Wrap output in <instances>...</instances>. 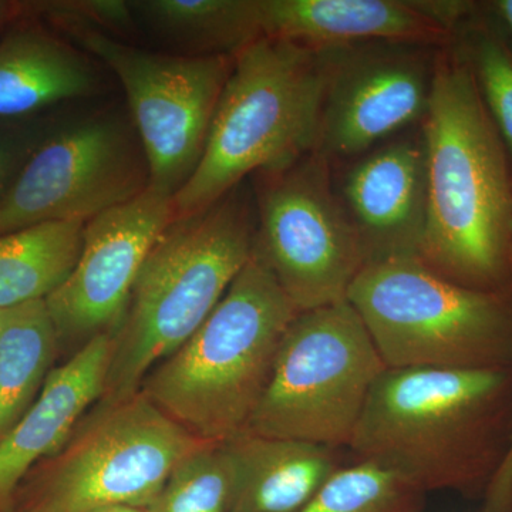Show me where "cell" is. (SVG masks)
I'll list each match as a JSON object with an SVG mask.
<instances>
[{
	"instance_id": "1",
	"label": "cell",
	"mask_w": 512,
	"mask_h": 512,
	"mask_svg": "<svg viewBox=\"0 0 512 512\" xmlns=\"http://www.w3.org/2000/svg\"><path fill=\"white\" fill-rule=\"evenodd\" d=\"M421 123L427 204L419 259L456 284L497 292L512 262L511 160L457 50L436 57Z\"/></svg>"
},
{
	"instance_id": "2",
	"label": "cell",
	"mask_w": 512,
	"mask_h": 512,
	"mask_svg": "<svg viewBox=\"0 0 512 512\" xmlns=\"http://www.w3.org/2000/svg\"><path fill=\"white\" fill-rule=\"evenodd\" d=\"M256 208L245 184L207 210L174 218L148 254L111 335L100 404L140 392L148 373L201 328L254 254Z\"/></svg>"
},
{
	"instance_id": "3",
	"label": "cell",
	"mask_w": 512,
	"mask_h": 512,
	"mask_svg": "<svg viewBox=\"0 0 512 512\" xmlns=\"http://www.w3.org/2000/svg\"><path fill=\"white\" fill-rule=\"evenodd\" d=\"M325 84L323 49L261 37L238 52L200 164L175 194V218L207 210L249 174L318 150Z\"/></svg>"
},
{
	"instance_id": "4",
	"label": "cell",
	"mask_w": 512,
	"mask_h": 512,
	"mask_svg": "<svg viewBox=\"0 0 512 512\" xmlns=\"http://www.w3.org/2000/svg\"><path fill=\"white\" fill-rule=\"evenodd\" d=\"M295 306L252 254L224 298L140 392L192 436L225 443L241 434L264 393Z\"/></svg>"
},
{
	"instance_id": "5",
	"label": "cell",
	"mask_w": 512,
	"mask_h": 512,
	"mask_svg": "<svg viewBox=\"0 0 512 512\" xmlns=\"http://www.w3.org/2000/svg\"><path fill=\"white\" fill-rule=\"evenodd\" d=\"M505 384L501 367H386L349 448L423 493L466 488L477 477L484 423Z\"/></svg>"
},
{
	"instance_id": "6",
	"label": "cell",
	"mask_w": 512,
	"mask_h": 512,
	"mask_svg": "<svg viewBox=\"0 0 512 512\" xmlns=\"http://www.w3.org/2000/svg\"><path fill=\"white\" fill-rule=\"evenodd\" d=\"M348 302L387 369L501 367L512 348V309L500 292L456 284L416 256L363 266Z\"/></svg>"
},
{
	"instance_id": "7",
	"label": "cell",
	"mask_w": 512,
	"mask_h": 512,
	"mask_svg": "<svg viewBox=\"0 0 512 512\" xmlns=\"http://www.w3.org/2000/svg\"><path fill=\"white\" fill-rule=\"evenodd\" d=\"M386 369L348 301L298 312L242 433L349 447L373 384Z\"/></svg>"
},
{
	"instance_id": "8",
	"label": "cell",
	"mask_w": 512,
	"mask_h": 512,
	"mask_svg": "<svg viewBox=\"0 0 512 512\" xmlns=\"http://www.w3.org/2000/svg\"><path fill=\"white\" fill-rule=\"evenodd\" d=\"M208 441L197 439L138 392L94 404L55 456L43 461L22 512L148 508L174 467Z\"/></svg>"
},
{
	"instance_id": "9",
	"label": "cell",
	"mask_w": 512,
	"mask_h": 512,
	"mask_svg": "<svg viewBox=\"0 0 512 512\" xmlns=\"http://www.w3.org/2000/svg\"><path fill=\"white\" fill-rule=\"evenodd\" d=\"M70 33L106 64L126 92L148 167V188L174 198L200 164L235 56L163 55L80 20Z\"/></svg>"
},
{
	"instance_id": "10",
	"label": "cell",
	"mask_w": 512,
	"mask_h": 512,
	"mask_svg": "<svg viewBox=\"0 0 512 512\" xmlns=\"http://www.w3.org/2000/svg\"><path fill=\"white\" fill-rule=\"evenodd\" d=\"M258 175L255 252L282 291L306 312L348 301L366 265L362 241L319 151Z\"/></svg>"
},
{
	"instance_id": "11",
	"label": "cell",
	"mask_w": 512,
	"mask_h": 512,
	"mask_svg": "<svg viewBox=\"0 0 512 512\" xmlns=\"http://www.w3.org/2000/svg\"><path fill=\"white\" fill-rule=\"evenodd\" d=\"M148 188L136 133L114 114L40 138L0 202V234L49 221L89 222Z\"/></svg>"
},
{
	"instance_id": "12",
	"label": "cell",
	"mask_w": 512,
	"mask_h": 512,
	"mask_svg": "<svg viewBox=\"0 0 512 512\" xmlns=\"http://www.w3.org/2000/svg\"><path fill=\"white\" fill-rule=\"evenodd\" d=\"M431 47L373 42L323 49L326 84L318 150L352 158L429 110L436 59Z\"/></svg>"
},
{
	"instance_id": "13",
	"label": "cell",
	"mask_w": 512,
	"mask_h": 512,
	"mask_svg": "<svg viewBox=\"0 0 512 512\" xmlns=\"http://www.w3.org/2000/svg\"><path fill=\"white\" fill-rule=\"evenodd\" d=\"M174 218V198L147 188L86 222L79 261L45 301L59 346L79 350L96 336L116 332L148 254Z\"/></svg>"
},
{
	"instance_id": "14",
	"label": "cell",
	"mask_w": 512,
	"mask_h": 512,
	"mask_svg": "<svg viewBox=\"0 0 512 512\" xmlns=\"http://www.w3.org/2000/svg\"><path fill=\"white\" fill-rule=\"evenodd\" d=\"M340 198L362 241L366 264L419 258L427 204L423 134L399 138L360 158L346 173Z\"/></svg>"
},
{
	"instance_id": "15",
	"label": "cell",
	"mask_w": 512,
	"mask_h": 512,
	"mask_svg": "<svg viewBox=\"0 0 512 512\" xmlns=\"http://www.w3.org/2000/svg\"><path fill=\"white\" fill-rule=\"evenodd\" d=\"M111 345L110 333H103L52 369L35 403L0 439V512L12 508L23 478L35 464L62 450L103 396Z\"/></svg>"
},
{
	"instance_id": "16",
	"label": "cell",
	"mask_w": 512,
	"mask_h": 512,
	"mask_svg": "<svg viewBox=\"0 0 512 512\" xmlns=\"http://www.w3.org/2000/svg\"><path fill=\"white\" fill-rule=\"evenodd\" d=\"M262 36L312 49L360 43L444 46L454 40L417 0H259Z\"/></svg>"
},
{
	"instance_id": "17",
	"label": "cell",
	"mask_w": 512,
	"mask_h": 512,
	"mask_svg": "<svg viewBox=\"0 0 512 512\" xmlns=\"http://www.w3.org/2000/svg\"><path fill=\"white\" fill-rule=\"evenodd\" d=\"M234 468L231 512H299L336 471V448L241 433L225 441Z\"/></svg>"
},
{
	"instance_id": "18",
	"label": "cell",
	"mask_w": 512,
	"mask_h": 512,
	"mask_svg": "<svg viewBox=\"0 0 512 512\" xmlns=\"http://www.w3.org/2000/svg\"><path fill=\"white\" fill-rule=\"evenodd\" d=\"M97 87L89 59L43 30H19L0 43V119L90 96Z\"/></svg>"
},
{
	"instance_id": "19",
	"label": "cell",
	"mask_w": 512,
	"mask_h": 512,
	"mask_svg": "<svg viewBox=\"0 0 512 512\" xmlns=\"http://www.w3.org/2000/svg\"><path fill=\"white\" fill-rule=\"evenodd\" d=\"M134 20L190 50V56H235L261 39L259 0H136Z\"/></svg>"
},
{
	"instance_id": "20",
	"label": "cell",
	"mask_w": 512,
	"mask_h": 512,
	"mask_svg": "<svg viewBox=\"0 0 512 512\" xmlns=\"http://www.w3.org/2000/svg\"><path fill=\"white\" fill-rule=\"evenodd\" d=\"M82 221H49L0 234V311L46 301L64 284L83 247Z\"/></svg>"
},
{
	"instance_id": "21",
	"label": "cell",
	"mask_w": 512,
	"mask_h": 512,
	"mask_svg": "<svg viewBox=\"0 0 512 512\" xmlns=\"http://www.w3.org/2000/svg\"><path fill=\"white\" fill-rule=\"evenodd\" d=\"M59 348L45 301L3 311L0 333V439L35 403Z\"/></svg>"
},
{
	"instance_id": "22",
	"label": "cell",
	"mask_w": 512,
	"mask_h": 512,
	"mask_svg": "<svg viewBox=\"0 0 512 512\" xmlns=\"http://www.w3.org/2000/svg\"><path fill=\"white\" fill-rule=\"evenodd\" d=\"M423 491L387 468L340 467L299 512H423Z\"/></svg>"
},
{
	"instance_id": "23",
	"label": "cell",
	"mask_w": 512,
	"mask_h": 512,
	"mask_svg": "<svg viewBox=\"0 0 512 512\" xmlns=\"http://www.w3.org/2000/svg\"><path fill=\"white\" fill-rule=\"evenodd\" d=\"M234 468L224 443L202 444L174 467L150 512H231Z\"/></svg>"
},
{
	"instance_id": "24",
	"label": "cell",
	"mask_w": 512,
	"mask_h": 512,
	"mask_svg": "<svg viewBox=\"0 0 512 512\" xmlns=\"http://www.w3.org/2000/svg\"><path fill=\"white\" fill-rule=\"evenodd\" d=\"M477 12L457 29V52L473 72L485 109L512 163V52L493 23Z\"/></svg>"
},
{
	"instance_id": "25",
	"label": "cell",
	"mask_w": 512,
	"mask_h": 512,
	"mask_svg": "<svg viewBox=\"0 0 512 512\" xmlns=\"http://www.w3.org/2000/svg\"><path fill=\"white\" fill-rule=\"evenodd\" d=\"M39 141L35 128L0 131V202Z\"/></svg>"
},
{
	"instance_id": "26",
	"label": "cell",
	"mask_w": 512,
	"mask_h": 512,
	"mask_svg": "<svg viewBox=\"0 0 512 512\" xmlns=\"http://www.w3.org/2000/svg\"><path fill=\"white\" fill-rule=\"evenodd\" d=\"M512 501V437L510 447L505 451L503 460L495 468L487 495L484 512H510Z\"/></svg>"
},
{
	"instance_id": "27",
	"label": "cell",
	"mask_w": 512,
	"mask_h": 512,
	"mask_svg": "<svg viewBox=\"0 0 512 512\" xmlns=\"http://www.w3.org/2000/svg\"><path fill=\"white\" fill-rule=\"evenodd\" d=\"M481 9L484 10L485 18L493 23L505 43L512 52V0H493L485 2Z\"/></svg>"
},
{
	"instance_id": "28",
	"label": "cell",
	"mask_w": 512,
	"mask_h": 512,
	"mask_svg": "<svg viewBox=\"0 0 512 512\" xmlns=\"http://www.w3.org/2000/svg\"><path fill=\"white\" fill-rule=\"evenodd\" d=\"M90 512H150L147 508L131 507V505H110Z\"/></svg>"
},
{
	"instance_id": "29",
	"label": "cell",
	"mask_w": 512,
	"mask_h": 512,
	"mask_svg": "<svg viewBox=\"0 0 512 512\" xmlns=\"http://www.w3.org/2000/svg\"><path fill=\"white\" fill-rule=\"evenodd\" d=\"M8 9L9 6L6 5L5 2H0V23H2L3 20H5L6 15H8Z\"/></svg>"
},
{
	"instance_id": "30",
	"label": "cell",
	"mask_w": 512,
	"mask_h": 512,
	"mask_svg": "<svg viewBox=\"0 0 512 512\" xmlns=\"http://www.w3.org/2000/svg\"><path fill=\"white\" fill-rule=\"evenodd\" d=\"M3 311H0V333H2Z\"/></svg>"
},
{
	"instance_id": "31",
	"label": "cell",
	"mask_w": 512,
	"mask_h": 512,
	"mask_svg": "<svg viewBox=\"0 0 512 512\" xmlns=\"http://www.w3.org/2000/svg\"><path fill=\"white\" fill-rule=\"evenodd\" d=\"M6 512H22V511L16 510V508H10V510L6 511Z\"/></svg>"
},
{
	"instance_id": "32",
	"label": "cell",
	"mask_w": 512,
	"mask_h": 512,
	"mask_svg": "<svg viewBox=\"0 0 512 512\" xmlns=\"http://www.w3.org/2000/svg\"><path fill=\"white\" fill-rule=\"evenodd\" d=\"M510 512H512V501H511V508H510Z\"/></svg>"
}]
</instances>
